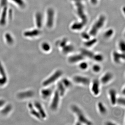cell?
Instances as JSON below:
<instances>
[{"mask_svg":"<svg viewBox=\"0 0 125 125\" xmlns=\"http://www.w3.org/2000/svg\"><path fill=\"white\" fill-rule=\"evenodd\" d=\"M71 111L75 114L77 118L76 125H92V122L90 120L82 111V109L76 105H73L71 107Z\"/></svg>","mask_w":125,"mask_h":125,"instance_id":"6da1fadb","label":"cell"},{"mask_svg":"<svg viewBox=\"0 0 125 125\" xmlns=\"http://www.w3.org/2000/svg\"><path fill=\"white\" fill-rule=\"evenodd\" d=\"M76 2L77 11L79 16L82 19V22L80 23H75L72 26V28L74 30L81 29L87 22V18L84 12V6L81 2V0H74Z\"/></svg>","mask_w":125,"mask_h":125,"instance_id":"7a4b0ae2","label":"cell"},{"mask_svg":"<svg viewBox=\"0 0 125 125\" xmlns=\"http://www.w3.org/2000/svg\"><path fill=\"white\" fill-rule=\"evenodd\" d=\"M63 75V72L61 70H58L54 72V73L44 81L43 83V85L44 86H48L51 85L58 80Z\"/></svg>","mask_w":125,"mask_h":125,"instance_id":"3957f363","label":"cell"},{"mask_svg":"<svg viewBox=\"0 0 125 125\" xmlns=\"http://www.w3.org/2000/svg\"><path fill=\"white\" fill-rule=\"evenodd\" d=\"M73 81L77 84L85 86L89 85L91 82L89 78L80 75L74 76L73 78Z\"/></svg>","mask_w":125,"mask_h":125,"instance_id":"277c9868","label":"cell"},{"mask_svg":"<svg viewBox=\"0 0 125 125\" xmlns=\"http://www.w3.org/2000/svg\"><path fill=\"white\" fill-rule=\"evenodd\" d=\"M91 91L92 93L95 96H98L101 93V83L99 80L95 79L90 83Z\"/></svg>","mask_w":125,"mask_h":125,"instance_id":"5b68a950","label":"cell"},{"mask_svg":"<svg viewBox=\"0 0 125 125\" xmlns=\"http://www.w3.org/2000/svg\"><path fill=\"white\" fill-rule=\"evenodd\" d=\"M105 21V17L103 16H101L98 20L93 26L91 31H90V34L92 36H95L96 35L99 30L103 27Z\"/></svg>","mask_w":125,"mask_h":125,"instance_id":"8992f818","label":"cell"},{"mask_svg":"<svg viewBox=\"0 0 125 125\" xmlns=\"http://www.w3.org/2000/svg\"><path fill=\"white\" fill-rule=\"evenodd\" d=\"M53 94V97L51 103L50 107L53 111H55L58 108L61 97L57 89L54 91Z\"/></svg>","mask_w":125,"mask_h":125,"instance_id":"52a82bcc","label":"cell"},{"mask_svg":"<svg viewBox=\"0 0 125 125\" xmlns=\"http://www.w3.org/2000/svg\"><path fill=\"white\" fill-rule=\"evenodd\" d=\"M113 74L111 72H108L101 76L99 81L102 84L106 85L111 82L113 79Z\"/></svg>","mask_w":125,"mask_h":125,"instance_id":"ba28073f","label":"cell"},{"mask_svg":"<svg viewBox=\"0 0 125 125\" xmlns=\"http://www.w3.org/2000/svg\"><path fill=\"white\" fill-rule=\"evenodd\" d=\"M54 12L52 9L48 10L47 11V18L46 24L49 28L52 27L54 23Z\"/></svg>","mask_w":125,"mask_h":125,"instance_id":"9c48e42d","label":"cell"},{"mask_svg":"<svg viewBox=\"0 0 125 125\" xmlns=\"http://www.w3.org/2000/svg\"><path fill=\"white\" fill-rule=\"evenodd\" d=\"M109 101L112 106H115L116 104L117 99V92L114 88L110 89L108 91Z\"/></svg>","mask_w":125,"mask_h":125,"instance_id":"30bf717a","label":"cell"},{"mask_svg":"<svg viewBox=\"0 0 125 125\" xmlns=\"http://www.w3.org/2000/svg\"><path fill=\"white\" fill-rule=\"evenodd\" d=\"M84 58H85L81 54H76L69 57L68 58V62L70 64H77L84 60Z\"/></svg>","mask_w":125,"mask_h":125,"instance_id":"8fae6325","label":"cell"},{"mask_svg":"<svg viewBox=\"0 0 125 125\" xmlns=\"http://www.w3.org/2000/svg\"><path fill=\"white\" fill-rule=\"evenodd\" d=\"M113 60L115 63L119 64L125 60V53H118L116 52H114L113 53Z\"/></svg>","mask_w":125,"mask_h":125,"instance_id":"7c38bea8","label":"cell"},{"mask_svg":"<svg viewBox=\"0 0 125 125\" xmlns=\"http://www.w3.org/2000/svg\"><path fill=\"white\" fill-rule=\"evenodd\" d=\"M41 33L40 30L38 29H34L26 31L24 33L25 37L33 38L39 36Z\"/></svg>","mask_w":125,"mask_h":125,"instance_id":"4fadbf2b","label":"cell"},{"mask_svg":"<svg viewBox=\"0 0 125 125\" xmlns=\"http://www.w3.org/2000/svg\"><path fill=\"white\" fill-rule=\"evenodd\" d=\"M97 107L99 112L102 115L106 114L107 112V109L105 104L102 102H99L97 104Z\"/></svg>","mask_w":125,"mask_h":125,"instance_id":"5bb4252c","label":"cell"},{"mask_svg":"<svg viewBox=\"0 0 125 125\" xmlns=\"http://www.w3.org/2000/svg\"><path fill=\"white\" fill-rule=\"evenodd\" d=\"M7 8L6 6L4 7L2 10L0 18V25L2 26L5 25L6 22L7 14Z\"/></svg>","mask_w":125,"mask_h":125,"instance_id":"9a60e30c","label":"cell"},{"mask_svg":"<svg viewBox=\"0 0 125 125\" xmlns=\"http://www.w3.org/2000/svg\"><path fill=\"white\" fill-rule=\"evenodd\" d=\"M35 21L37 27L40 28L42 25L43 16L40 12H37L35 15Z\"/></svg>","mask_w":125,"mask_h":125,"instance_id":"2e32d148","label":"cell"},{"mask_svg":"<svg viewBox=\"0 0 125 125\" xmlns=\"http://www.w3.org/2000/svg\"><path fill=\"white\" fill-rule=\"evenodd\" d=\"M56 89L58 91L61 97H63L64 96L67 90L61 81H59L57 83Z\"/></svg>","mask_w":125,"mask_h":125,"instance_id":"e0dca14e","label":"cell"},{"mask_svg":"<svg viewBox=\"0 0 125 125\" xmlns=\"http://www.w3.org/2000/svg\"><path fill=\"white\" fill-rule=\"evenodd\" d=\"M80 54L83 56L84 58L87 57V58L91 59H92L94 55V54L92 52L85 49H83L81 50Z\"/></svg>","mask_w":125,"mask_h":125,"instance_id":"ac0fdd59","label":"cell"},{"mask_svg":"<svg viewBox=\"0 0 125 125\" xmlns=\"http://www.w3.org/2000/svg\"><path fill=\"white\" fill-rule=\"evenodd\" d=\"M61 81L62 84H63L66 89H69L70 88L72 87V85H73L72 81L70 80V79H69L68 78H62Z\"/></svg>","mask_w":125,"mask_h":125,"instance_id":"d6986e66","label":"cell"},{"mask_svg":"<svg viewBox=\"0 0 125 125\" xmlns=\"http://www.w3.org/2000/svg\"><path fill=\"white\" fill-rule=\"evenodd\" d=\"M53 94V91L51 89L48 88L42 90V95L45 99L48 98Z\"/></svg>","mask_w":125,"mask_h":125,"instance_id":"ffe728a7","label":"cell"},{"mask_svg":"<svg viewBox=\"0 0 125 125\" xmlns=\"http://www.w3.org/2000/svg\"><path fill=\"white\" fill-rule=\"evenodd\" d=\"M62 51L64 54H67L71 53L74 50V47L72 45H67L66 44L65 46L62 48Z\"/></svg>","mask_w":125,"mask_h":125,"instance_id":"44dd1931","label":"cell"},{"mask_svg":"<svg viewBox=\"0 0 125 125\" xmlns=\"http://www.w3.org/2000/svg\"><path fill=\"white\" fill-rule=\"evenodd\" d=\"M89 65L87 62L83 60L81 61L78 63V67L79 69L83 71L87 70L88 68Z\"/></svg>","mask_w":125,"mask_h":125,"instance_id":"7402d4cb","label":"cell"},{"mask_svg":"<svg viewBox=\"0 0 125 125\" xmlns=\"http://www.w3.org/2000/svg\"><path fill=\"white\" fill-rule=\"evenodd\" d=\"M35 104V106L39 110V112H40V115H41V117L42 118H45L46 117V113L45 112L44 109L43 108L42 106H41L40 104L38 103H36Z\"/></svg>","mask_w":125,"mask_h":125,"instance_id":"603a6c76","label":"cell"},{"mask_svg":"<svg viewBox=\"0 0 125 125\" xmlns=\"http://www.w3.org/2000/svg\"><path fill=\"white\" fill-rule=\"evenodd\" d=\"M104 57L101 54H95L94 55L93 59L96 62L99 63L103 62L104 60Z\"/></svg>","mask_w":125,"mask_h":125,"instance_id":"cb8c5ba5","label":"cell"},{"mask_svg":"<svg viewBox=\"0 0 125 125\" xmlns=\"http://www.w3.org/2000/svg\"><path fill=\"white\" fill-rule=\"evenodd\" d=\"M92 70L94 73H99L102 70V67L98 64H94L92 67Z\"/></svg>","mask_w":125,"mask_h":125,"instance_id":"d4e9b609","label":"cell"},{"mask_svg":"<svg viewBox=\"0 0 125 125\" xmlns=\"http://www.w3.org/2000/svg\"><path fill=\"white\" fill-rule=\"evenodd\" d=\"M5 37L7 43L9 44H11L13 43V38L10 34L6 33L5 34Z\"/></svg>","mask_w":125,"mask_h":125,"instance_id":"484cf974","label":"cell"},{"mask_svg":"<svg viewBox=\"0 0 125 125\" xmlns=\"http://www.w3.org/2000/svg\"><path fill=\"white\" fill-rule=\"evenodd\" d=\"M116 104L120 106H125V98L123 97H117V99Z\"/></svg>","mask_w":125,"mask_h":125,"instance_id":"4316f807","label":"cell"},{"mask_svg":"<svg viewBox=\"0 0 125 125\" xmlns=\"http://www.w3.org/2000/svg\"><path fill=\"white\" fill-rule=\"evenodd\" d=\"M21 8H24L25 6V3L23 0H11Z\"/></svg>","mask_w":125,"mask_h":125,"instance_id":"83f0119b","label":"cell"},{"mask_svg":"<svg viewBox=\"0 0 125 125\" xmlns=\"http://www.w3.org/2000/svg\"><path fill=\"white\" fill-rule=\"evenodd\" d=\"M42 48L44 51L48 52L51 49V46L47 42H44L42 45Z\"/></svg>","mask_w":125,"mask_h":125,"instance_id":"f1b7e54d","label":"cell"},{"mask_svg":"<svg viewBox=\"0 0 125 125\" xmlns=\"http://www.w3.org/2000/svg\"><path fill=\"white\" fill-rule=\"evenodd\" d=\"M96 41H97V40L95 39L90 40L89 41L85 42L84 43V45L87 47H91L96 42Z\"/></svg>","mask_w":125,"mask_h":125,"instance_id":"f546056e","label":"cell"},{"mask_svg":"<svg viewBox=\"0 0 125 125\" xmlns=\"http://www.w3.org/2000/svg\"><path fill=\"white\" fill-rule=\"evenodd\" d=\"M0 73L1 74V75L4 79H7V78H6V75L5 73L3 67H2V65H1L0 62Z\"/></svg>","mask_w":125,"mask_h":125,"instance_id":"4dcf8cb0","label":"cell"},{"mask_svg":"<svg viewBox=\"0 0 125 125\" xmlns=\"http://www.w3.org/2000/svg\"><path fill=\"white\" fill-rule=\"evenodd\" d=\"M119 48L121 51L122 52L125 53V42H121L119 44Z\"/></svg>","mask_w":125,"mask_h":125,"instance_id":"1f68e13d","label":"cell"},{"mask_svg":"<svg viewBox=\"0 0 125 125\" xmlns=\"http://www.w3.org/2000/svg\"><path fill=\"white\" fill-rule=\"evenodd\" d=\"M113 33V31L112 30H108L105 34V36L106 37H109L110 36H112Z\"/></svg>","mask_w":125,"mask_h":125,"instance_id":"d6a6232c","label":"cell"},{"mask_svg":"<svg viewBox=\"0 0 125 125\" xmlns=\"http://www.w3.org/2000/svg\"><path fill=\"white\" fill-rule=\"evenodd\" d=\"M7 0H0V4L1 6L5 7L7 4Z\"/></svg>","mask_w":125,"mask_h":125,"instance_id":"836d02e7","label":"cell"},{"mask_svg":"<svg viewBox=\"0 0 125 125\" xmlns=\"http://www.w3.org/2000/svg\"><path fill=\"white\" fill-rule=\"evenodd\" d=\"M82 36L83 38L86 39H88L89 38V36L86 33H83L82 34Z\"/></svg>","mask_w":125,"mask_h":125,"instance_id":"e575fe53","label":"cell"},{"mask_svg":"<svg viewBox=\"0 0 125 125\" xmlns=\"http://www.w3.org/2000/svg\"><path fill=\"white\" fill-rule=\"evenodd\" d=\"M105 125H115L116 124L113 123V122H112L108 121L106 122V123H105Z\"/></svg>","mask_w":125,"mask_h":125,"instance_id":"d590c367","label":"cell"},{"mask_svg":"<svg viewBox=\"0 0 125 125\" xmlns=\"http://www.w3.org/2000/svg\"><path fill=\"white\" fill-rule=\"evenodd\" d=\"M121 93L123 96H125V87L123 88L122 91H121Z\"/></svg>","mask_w":125,"mask_h":125,"instance_id":"8d00e7d4","label":"cell"},{"mask_svg":"<svg viewBox=\"0 0 125 125\" xmlns=\"http://www.w3.org/2000/svg\"><path fill=\"white\" fill-rule=\"evenodd\" d=\"M91 2L94 4H95L97 3V0H91Z\"/></svg>","mask_w":125,"mask_h":125,"instance_id":"74e56055","label":"cell"},{"mask_svg":"<svg viewBox=\"0 0 125 125\" xmlns=\"http://www.w3.org/2000/svg\"><path fill=\"white\" fill-rule=\"evenodd\" d=\"M4 101H0V107L4 105Z\"/></svg>","mask_w":125,"mask_h":125,"instance_id":"f35d334b","label":"cell"}]
</instances>
